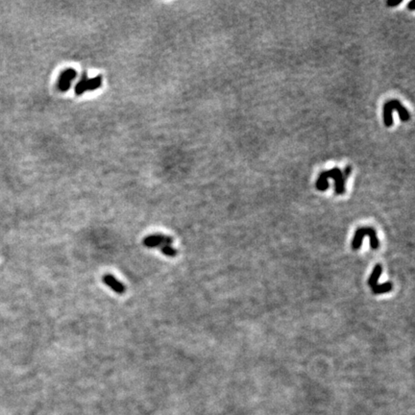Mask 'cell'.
Segmentation results:
<instances>
[{"mask_svg":"<svg viewBox=\"0 0 415 415\" xmlns=\"http://www.w3.org/2000/svg\"><path fill=\"white\" fill-rule=\"evenodd\" d=\"M351 173V168H345L344 173L339 168H333L332 170L329 171H323L320 173L317 182H316V188L318 190L324 191L329 187L328 179L332 178L335 180V185H336V194L337 195H343L345 193V182L347 180L348 176Z\"/></svg>","mask_w":415,"mask_h":415,"instance_id":"6da1fadb","label":"cell"},{"mask_svg":"<svg viewBox=\"0 0 415 415\" xmlns=\"http://www.w3.org/2000/svg\"><path fill=\"white\" fill-rule=\"evenodd\" d=\"M394 111H397L398 114L400 118L403 121H407L410 118V114L409 112L406 110L405 107L402 105V103L400 101H398L397 99L394 100H390L389 102H387L384 105V110H382V116H384V122L387 127H390L393 125V117H392V113Z\"/></svg>","mask_w":415,"mask_h":415,"instance_id":"7a4b0ae2","label":"cell"},{"mask_svg":"<svg viewBox=\"0 0 415 415\" xmlns=\"http://www.w3.org/2000/svg\"><path fill=\"white\" fill-rule=\"evenodd\" d=\"M365 236H368L371 240V247L373 249H378L380 246V241L377 237L376 231L373 228L369 227H362L357 230L353 241H352V248L354 250H358L362 246V240Z\"/></svg>","mask_w":415,"mask_h":415,"instance_id":"3957f363","label":"cell"},{"mask_svg":"<svg viewBox=\"0 0 415 415\" xmlns=\"http://www.w3.org/2000/svg\"><path fill=\"white\" fill-rule=\"evenodd\" d=\"M101 85H102V77L100 75H98L94 78H91V79H88L87 75H85L83 76V78L81 79L79 83L76 85L75 93L77 95H81L88 90H94L97 88H100Z\"/></svg>","mask_w":415,"mask_h":415,"instance_id":"277c9868","label":"cell"},{"mask_svg":"<svg viewBox=\"0 0 415 415\" xmlns=\"http://www.w3.org/2000/svg\"><path fill=\"white\" fill-rule=\"evenodd\" d=\"M143 245L147 248H159L163 245H171L173 243V239L165 235H150L146 237L142 241Z\"/></svg>","mask_w":415,"mask_h":415,"instance_id":"5b68a950","label":"cell"},{"mask_svg":"<svg viewBox=\"0 0 415 415\" xmlns=\"http://www.w3.org/2000/svg\"><path fill=\"white\" fill-rule=\"evenodd\" d=\"M76 78V71L73 69H68L62 72L58 81V88L61 91H67L71 87L73 80Z\"/></svg>","mask_w":415,"mask_h":415,"instance_id":"8992f818","label":"cell"},{"mask_svg":"<svg viewBox=\"0 0 415 415\" xmlns=\"http://www.w3.org/2000/svg\"><path fill=\"white\" fill-rule=\"evenodd\" d=\"M103 283L106 284L107 286H109L112 291H114L115 293L122 295L126 292V288L123 283L119 282L114 275L112 274H105L102 278Z\"/></svg>","mask_w":415,"mask_h":415,"instance_id":"52a82bcc","label":"cell"},{"mask_svg":"<svg viewBox=\"0 0 415 415\" xmlns=\"http://www.w3.org/2000/svg\"><path fill=\"white\" fill-rule=\"evenodd\" d=\"M382 272V267L381 265H377L374 267V270L372 272L371 276L368 279V284L373 288L374 285H376L378 283V281L380 279V274Z\"/></svg>","mask_w":415,"mask_h":415,"instance_id":"ba28073f","label":"cell"},{"mask_svg":"<svg viewBox=\"0 0 415 415\" xmlns=\"http://www.w3.org/2000/svg\"><path fill=\"white\" fill-rule=\"evenodd\" d=\"M372 292L374 294H382V293H388V292H390L391 290H392V283H381V284H379V283H377L376 285H374L373 288H371Z\"/></svg>","mask_w":415,"mask_h":415,"instance_id":"9c48e42d","label":"cell"},{"mask_svg":"<svg viewBox=\"0 0 415 415\" xmlns=\"http://www.w3.org/2000/svg\"><path fill=\"white\" fill-rule=\"evenodd\" d=\"M159 250L165 256L169 257V258H174L178 254L176 249H174L171 245H163L159 247Z\"/></svg>","mask_w":415,"mask_h":415,"instance_id":"30bf717a","label":"cell"},{"mask_svg":"<svg viewBox=\"0 0 415 415\" xmlns=\"http://www.w3.org/2000/svg\"><path fill=\"white\" fill-rule=\"evenodd\" d=\"M401 2H402L401 0H400V1H397V2H392V1H388V5H389V6H392V7H394V6H397V5H399V4L401 3Z\"/></svg>","mask_w":415,"mask_h":415,"instance_id":"8fae6325","label":"cell"},{"mask_svg":"<svg viewBox=\"0 0 415 415\" xmlns=\"http://www.w3.org/2000/svg\"><path fill=\"white\" fill-rule=\"evenodd\" d=\"M413 5H414V1H411V2L409 3V9L413 10Z\"/></svg>","mask_w":415,"mask_h":415,"instance_id":"7c38bea8","label":"cell"}]
</instances>
